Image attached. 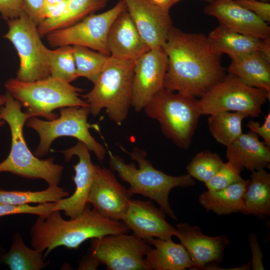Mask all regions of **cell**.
Masks as SVG:
<instances>
[{"label": "cell", "mask_w": 270, "mask_h": 270, "mask_svg": "<svg viewBox=\"0 0 270 270\" xmlns=\"http://www.w3.org/2000/svg\"><path fill=\"white\" fill-rule=\"evenodd\" d=\"M168 58L164 88L202 97L226 75L208 36L173 26L162 46Z\"/></svg>", "instance_id": "cell-1"}, {"label": "cell", "mask_w": 270, "mask_h": 270, "mask_svg": "<svg viewBox=\"0 0 270 270\" xmlns=\"http://www.w3.org/2000/svg\"><path fill=\"white\" fill-rule=\"evenodd\" d=\"M60 212L38 216L30 228L32 246L44 252L45 256L58 246L76 250L88 239L130 231L122 221L106 218L88 204L80 214L68 220L64 218Z\"/></svg>", "instance_id": "cell-2"}, {"label": "cell", "mask_w": 270, "mask_h": 270, "mask_svg": "<svg viewBox=\"0 0 270 270\" xmlns=\"http://www.w3.org/2000/svg\"><path fill=\"white\" fill-rule=\"evenodd\" d=\"M122 151L128 154L135 160L134 163L126 164L120 156L114 155L108 150L110 170L117 173L120 180L128 182V188L132 194H139L155 201L171 218H178L172 209L168 200L171 190L176 187L187 188L195 184V182L188 174L172 176L154 168L146 158V152L134 147L129 152L120 146Z\"/></svg>", "instance_id": "cell-3"}, {"label": "cell", "mask_w": 270, "mask_h": 270, "mask_svg": "<svg viewBox=\"0 0 270 270\" xmlns=\"http://www.w3.org/2000/svg\"><path fill=\"white\" fill-rule=\"evenodd\" d=\"M4 104L0 108L3 120L9 126L12 138L10 152L0 162V172H8L29 179H41L48 186H58L64 166L54 163V158L41 160L29 150L23 129L28 118L34 116L22 110L20 103L6 92Z\"/></svg>", "instance_id": "cell-4"}, {"label": "cell", "mask_w": 270, "mask_h": 270, "mask_svg": "<svg viewBox=\"0 0 270 270\" xmlns=\"http://www.w3.org/2000/svg\"><path fill=\"white\" fill-rule=\"evenodd\" d=\"M134 64L108 57L92 88L81 96L94 116L105 109L109 119L118 126L126 119L132 103Z\"/></svg>", "instance_id": "cell-5"}, {"label": "cell", "mask_w": 270, "mask_h": 270, "mask_svg": "<svg viewBox=\"0 0 270 270\" xmlns=\"http://www.w3.org/2000/svg\"><path fill=\"white\" fill-rule=\"evenodd\" d=\"M143 110L147 116L159 122L164 135L177 146L189 148L202 115L196 97L163 88Z\"/></svg>", "instance_id": "cell-6"}, {"label": "cell", "mask_w": 270, "mask_h": 270, "mask_svg": "<svg viewBox=\"0 0 270 270\" xmlns=\"http://www.w3.org/2000/svg\"><path fill=\"white\" fill-rule=\"evenodd\" d=\"M10 93L34 116L52 120L58 117L53 111L70 106H88L82 99V90L62 80L50 76L31 82L10 78L4 83Z\"/></svg>", "instance_id": "cell-7"}, {"label": "cell", "mask_w": 270, "mask_h": 270, "mask_svg": "<svg viewBox=\"0 0 270 270\" xmlns=\"http://www.w3.org/2000/svg\"><path fill=\"white\" fill-rule=\"evenodd\" d=\"M60 116L44 120L32 116L26 122L27 127L34 130L40 136V143L34 154L38 158L46 155L53 141L61 136L75 138L83 143L97 158L104 160L106 154L104 147L98 142L90 132V128L99 129L88 122V106H70L61 108Z\"/></svg>", "instance_id": "cell-8"}, {"label": "cell", "mask_w": 270, "mask_h": 270, "mask_svg": "<svg viewBox=\"0 0 270 270\" xmlns=\"http://www.w3.org/2000/svg\"><path fill=\"white\" fill-rule=\"evenodd\" d=\"M270 99V93L266 90L250 86L228 73L200 97L199 102L202 115L232 111L256 118Z\"/></svg>", "instance_id": "cell-9"}, {"label": "cell", "mask_w": 270, "mask_h": 270, "mask_svg": "<svg viewBox=\"0 0 270 270\" xmlns=\"http://www.w3.org/2000/svg\"><path fill=\"white\" fill-rule=\"evenodd\" d=\"M8 30L4 37L16 48L20 61L16 78L31 82L46 78L50 72L44 52L38 25L26 14L8 20Z\"/></svg>", "instance_id": "cell-10"}, {"label": "cell", "mask_w": 270, "mask_h": 270, "mask_svg": "<svg viewBox=\"0 0 270 270\" xmlns=\"http://www.w3.org/2000/svg\"><path fill=\"white\" fill-rule=\"evenodd\" d=\"M126 10L123 0L112 8L99 14H90L78 22L53 30L46 35L52 46H81L110 56L107 46L110 28L115 19Z\"/></svg>", "instance_id": "cell-11"}, {"label": "cell", "mask_w": 270, "mask_h": 270, "mask_svg": "<svg viewBox=\"0 0 270 270\" xmlns=\"http://www.w3.org/2000/svg\"><path fill=\"white\" fill-rule=\"evenodd\" d=\"M152 248L134 234L120 233L92 238L88 253L108 270H150L145 258Z\"/></svg>", "instance_id": "cell-12"}, {"label": "cell", "mask_w": 270, "mask_h": 270, "mask_svg": "<svg viewBox=\"0 0 270 270\" xmlns=\"http://www.w3.org/2000/svg\"><path fill=\"white\" fill-rule=\"evenodd\" d=\"M168 58L162 48L150 49L134 61L131 106L143 110L164 88Z\"/></svg>", "instance_id": "cell-13"}, {"label": "cell", "mask_w": 270, "mask_h": 270, "mask_svg": "<svg viewBox=\"0 0 270 270\" xmlns=\"http://www.w3.org/2000/svg\"><path fill=\"white\" fill-rule=\"evenodd\" d=\"M132 194L117 180L111 170L96 165L87 203L101 215L122 220Z\"/></svg>", "instance_id": "cell-14"}, {"label": "cell", "mask_w": 270, "mask_h": 270, "mask_svg": "<svg viewBox=\"0 0 270 270\" xmlns=\"http://www.w3.org/2000/svg\"><path fill=\"white\" fill-rule=\"evenodd\" d=\"M90 150L82 142L78 140L74 146L60 151L66 161H69L76 156L78 162L73 166L75 174L72 180L76 189L72 195L62 198L56 202L54 210H62L70 218L80 214L88 204V196L92 186L96 172V165L91 160Z\"/></svg>", "instance_id": "cell-15"}, {"label": "cell", "mask_w": 270, "mask_h": 270, "mask_svg": "<svg viewBox=\"0 0 270 270\" xmlns=\"http://www.w3.org/2000/svg\"><path fill=\"white\" fill-rule=\"evenodd\" d=\"M176 236L188 252L194 270H216L222 261L224 250L230 243L226 235L210 236L200 228L186 222L178 224Z\"/></svg>", "instance_id": "cell-16"}, {"label": "cell", "mask_w": 270, "mask_h": 270, "mask_svg": "<svg viewBox=\"0 0 270 270\" xmlns=\"http://www.w3.org/2000/svg\"><path fill=\"white\" fill-rule=\"evenodd\" d=\"M204 12L216 18L220 26L230 30L262 40H270L268 23L234 0H212Z\"/></svg>", "instance_id": "cell-17"}, {"label": "cell", "mask_w": 270, "mask_h": 270, "mask_svg": "<svg viewBox=\"0 0 270 270\" xmlns=\"http://www.w3.org/2000/svg\"><path fill=\"white\" fill-rule=\"evenodd\" d=\"M133 234L146 240L151 238L171 240L176 229L166 220V213L151 200L131 199L122 220Z\"/></svg>", "instance_id": "cell-18"}, {"label": "cell", "mask_w": 270, "mask_h": 270, "mask_svg": "<svg viewBox=\"0 0 270 270\" xmlns=\"http://www.w3.org/2000/svg\"><path fill=\"white\" fill-rule=\"evenodd\" d=\"M143 40L150 49L162 48L173 27L169 12L148 0H123Z\"/></svg>", "instance_id": "cell-19"}, {"label": "cell", "mask_w": 270, "mask_h": 270, "mask_svg": "<svg viewBox=\"0 0 270 270\" xmlns=\"http://www.w3.org/2000/svg\"><path fill=\"white\" fill-rule=\"evenodd\" d=\"M110 56L135 61L150 50L127 10L120 14L112 22L107 38Z\"/></svg>", "instance_id": "cell-20"}, {"label": "cell", "mask_w": 270, "mask_h": 270, "mask_svg": "<svg viewBox=\"0 0 270 270\" xmlns=\"http://www.w3.org/2000/svg\"><path fill=\"white\" fill-rule=\"evenodd\" d=\"M226 147V157L230 161L252 172L265 169L270 164V148L260 140L252 130L242 133Z\"/></svg>", "instance_id": "cell-21"}, {"label": "cell", "mask_w": 270, "mask_h": 270, "mask_svg": "<svg viewBox=\"0 0 270 270\" xmlns=\"http://www.w3.org/2000/svg\"><path fill=\"white\" fill-rule=\"evenodd\" d=\"M145 241L153 246L145 258L150 270H184L194 269L190 257L181 244L172 240L156 238H148Z\"/></svg>", "instance_id": "cell-22"}, {"label": "cell", "mask_w": 270, "mask_h": 270, "mask_svg": "<svg viewBox=\"0 0 270 270\" xmlns=\"http://www.w3.org/2000/svg\"><path fill=\"white\" fill-rule=\"evenodd\" d=\"M250 181L241 178L223 188L204 192L199 196V202L207 212L212 211L218 215L240 212Z\"/></svg>", "instance_id": "cell-23"}, {"label": "cell", "mask_w": 270, "mask_h": 270, "mask_svg": "<svg viewBox=\"0 0 270 270\" xmlns=\"http://www.w3.org/2000/svg\"><path fill=\"white\" fill-rule=\"evenodd\" d=\"M227 72L246 84L270 93V62L258 50L231 59Z\"/></svg>", "instance_id": "cell-24"}, {"label": "cell", "mask_w": 270, "mask_h": 270, "mask_svg": "<svg viewBox=\"0 0 270 270\" xmlns=\"http://www.w3.org/2000/svg\"><path fill=\"white\" fill-rule=\"evenodd\" d=\"M214 51L218 55H228L230 59L258 50L262 40L230 30L219 26L208 36Z\"/></svg>", "instance_id": "cell-25"}, {"label": "cell", "mask_w": 270, "mask_h": 270, "mask_svg": "<svg viewBox=\"0 0 270 270\" xmlns=\"http://www.w3.org/2000/svg\"><path fill=\"white\" fill-rule=\"evenodd\" d=\"M244 198L240 212L264 217L270 214V174L264 169L254 171Z\"/></svg>", "instance_id": "cell-26"}, {"label": "cell", "mask_w": 270, "mask_h": 270, "mask_svg": "<svg viewBox=\"0 0 270 270\" xmlns=\"http://www.w3.org/2000/svg\"><path fill=\"white\" fill-rule=\"evenodd\" d=\"M109 0H69L64 12L60 17L46 20L38 25L41 36L56 30L71 26L88 16L104 8Z\"/></svg>", "instance_id": "cell-27"}, {"label": "cell", "mask_w": 270, "mask_h": 270, "mask_svg": "<svg viewBox=\"0 0 270 270\" xmlns=\"http://www.w3.org/2000/svg\"><path fill=\"white\" fill-rule=\"evenodd\" d=\"M44 256L43 252L26 246L20 234L16 232L10 249L0 260L11 270H40L48 263L44 261Z\"/></svg>", "instance_id": "cell-28"}, {"label": "cell", "mask_w": 270, "mask_h": 270, "mask_svg": "<svg viewBox=\"0 0 270 270\" xmlns=\"http://www.w3.org/2000/svg\"><path fill=\"white\" fill-rule=\"evenodd\" d=\"M210 132L214 138L226 146L231 144L242 133V120L248 116L240 112H220L209 115Z\"/></svg>", "instance_id": "cell-29"}, {"label": "cell", "mask_w": 270, "mask_h": 270, "mask_svg": "<svg viewBox=\"0 0 270 270\" xmlns=\"http://www.w3.org/2000/svg\"><path fill=\"white\" fill-rule=\"evenodd\" d=\"M69 192L58 186H48L40 191L6 190L0 189V204L21 206L56 202L68 197Z\"/></svg>", "instance_id": "cell-30"}, {"label": "cell", "mask_w": 270, "mask_h": 270, "mask_svg": "<svg viewBox=\"0 0 270 270\" xmlns=\"http://www.w3.org/2000/svg\"><path fill=\"white\" fill-rule=\"evenodd\" d=\"M44 52L48 64L50 76L60 78L68 83L78 78L72 46H61L54 50L44 46Z\"/></svg>", "instance_id": "cell-31"}, {"label": "cell", "mask_w": 270, "mask_h": 270, "mask_svg": "<svg viewBox=\"0 0 270 270\" xmlns=\"http://www.w3.org/2000/svg\"><path fill=\"white\" fill-rule=\"evenodd\" d=\"M72 46L78 77L86 78L94 84L110 56L84 46Z\"/></svg>", "instance_id": "cell-32"}, {"label": "cell", "mask_w": 270, "mask_h": 270, "mask_svg": "<svg viewBox=\"0 0 270 270\" xmlns=\"http://www.w3.org/2000/svg\"><path fill=\"white\" fill-rule=\"evenodd\" d=\"M224 164L217 154L203 151L192 158L186 169L190 176L205 184L214 176Z\"/></svg>", "instance_id": "cell-33"}, {"label": "cell", "mask_w": 270, "mask_h": 270, "mask_svg": "<svg viewBox=\"0 0 270 270\" xmlns=\"http://www.w3.org/2000/svg\"><path fill=\"white\" fill-rule=\"evenodd\" d=\"M242 169L236 164L228 160L208 182L205 183L208 190L223 188L242 178Z\"/></svg>", "instance_id": "cell-34"}, {"label": "cell", "mask_w": 270, "mask_h": 270, "mask_svg": "<svg viewBox=\"0 0 270 270\" xmlns=\"http://www.w3.org/2000/svg\"><path fill=\"white\" fill-rule=\"evenodd\" d=\"M56 202H46L36 206L0 204V217L20 214H32L38 216L45 217L54 210Z\"/></svg>", "instance_id": "cell-35"}, {"label": "cell", "mask_w": 270, "mask_h": 270, "mask_svg": "<svg viewBox=\"0 0 270 270\" xmlns=\"http://www.w3.org/2000/svg\"><path fill=\"white\" fill-rule=\"evenodd\" d=\"M265 22H270V4L258 0H234Z\"/></svg>", "instance_id": "cell-36"}, {"label": "cell", "mask_w": 270, "mask_h": 270, "mask_svg": "<svg viewBox=\"0 0 270 270\" xmlns=\"http://www.w3.org/2000/svg\"><path fill=\"white\" fill-rule=\"evenodd\" d=\"M24 12L22 0H0V14L4 19L17 18Z\"/></svg>", "instance_id": "cell-37"}, {"label": "cell", "mask_w": 270, "mask_h": 270, "mask_svg": "<svg viewBox=\"0 0 270 270\" xmlns=\"http://www.w3.org/2000/svg\"><path fill=\"white\" fill-rule=\"evenodd\" d=\"M246 126L264 140V142L270 147V113L265 117L262 125L258 122L250 120Z\"/></svg>", "instance_id": "cell-38"}, {"label": "cell", "mask_w": 270, "mask_h": 270, "mask_svg": "<svg viewBox=\"0 0 270 270\" xmlns=\"http://www.w3.org/2000/svg\"><path fill=\"white\" fill-rule=\"evenodd\" d=\"M249 244L251 249L252 259L250 265L254 270H264L262 262V254L256 236L253 233L250 234Z\"/></svg>", "instance_id": "cell-39"}, {"label": "cell", "mask_w": 270, "mask_h": 270, "mask_svg": "<svg viewBox=\"0 0 270 270\" xmlns=\"http://www.w3.org/2000/svg\"><path fill=\"white\" fill-rule=\"evenodd\" d=\"M45 0H22L24 11L37 25L41 22L40 14Z\"/></svg>", "instance_id": "cell-40"}, {"label": "cell", "mask_w": 270, "mask_h": 270, "mask_svg": "<svg viewBox=\"0 0 270 270\" xmlns=\"http://www.w3.org/2000/svg\"><path fill=\"white\" fill-rule=\"evenodd\" d=\"M100 264L98 260L92 254L88 253V254L82 257L80 261L78 270H96Z\"/></svg>", "instance_id": "cell-41"}, {"label": "cell", "mask_w": 270, "mask_h": 270, "mask_svg": "<svg viewBox=\"0 0 270 270\" xmlns=\"http://www.w3.org/2000/svg\"><path fill=\"white\" fill-rule=\"evenodd\" d=\"M150 2L166 12H169L170 8L180 0H148Z\"/></svg>", "instance_id": "cell-42"}, {"label": "cell", "mask_w": 270, "mask_h": 270, "mask_svg": "<svg viewBox=\"0 0 270 270\" xmlns=\"http://www.w3.org/2000/svg\"><path fill=\"white\" fill-rule=\"evenodd\" d=\"M258 51L265 60L270 62V40H262Z\"/></svg>", "instance_id": "cell-43"}, {"label": "cell", "mask_w": 270, "mask_h": 270, "mask_svg": "<svg viewBox=\"0 0 270 270\" xmlns=\"http://www.w3.org/2000/svg\"><path fill=\"white\" fill-rule=\"evenodd\" d=\"M6 100V97L5 94L0 95V108L4 104ZM5 121L3 120L0 114V127L2 126L5 124Z\"/></svg>", "instance_id": "cell-44"}, {"label": "cell", "mask_w": 270, "mask_h": 270, "mask_svg": "<svg viewBox=\"0 0 270 270\" xmlns=\"http://www.w3.org/2000/svg\"><path fill=\"white\" fill-rule=\"evenodd\" d=\"M64 0H45L44 6L56 4Z\"/></svg>", "instance_id": "cell-45"}, {"label": "cell", "mask_w": 270, "mask_h": 270, "mask_svg": "<svg viewBox=\"0 0 270 270\" xmlns=\"http://www.w3.org/2000/svg\"><path fill=\"white\" fill-rule=\"evenodd\" d=\"M258 0L262 1L264 2H269V1H270V0Z\"/></svg>", "instance_id": "cell-46"}, {"label": "cell", "mask_w": 270, "mask_h": 270, "mask_svg": "<svg viewBox=\"0 0 270 270\" xmlns=\"http://www.w3.org/2000/svg\"><path fill=\"white\" fill-rule=\"evenodd\" d=\"M204 0L208 1V2H210L212 0Z\"/></svg>", "instance_id": "cell-47"}, {"label": "cell", "mask_w": 270, "mask_h": 270, "mask_svg": "<svg viewBox=\"0 0 270 270\" xmlns=\"http://www.w3.org/2000/svg\"><path fill=\"white\" fill-rule=\"evenodd\" d=\"M0 250H1V248H0Z\"/></svg>", "instance_id": "cell-48"}]
</instances>
